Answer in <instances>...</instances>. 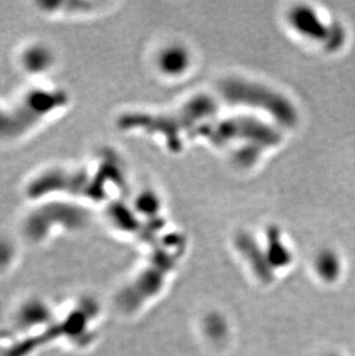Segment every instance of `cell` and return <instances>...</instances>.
Returning <instances> with one entry per match:
<instances>
[{
    "label": "cell",
    "instance_id": "cell-2",
    "mask_svg": "<svg viewBox=\"0 0 355 356\" xmlns=\"http://www.w3.org/2000/svg\"><path fill=\"white\" fill-rule=\"evenodd\" d=\"M54 64V54L50 49L42 45H34L24 51L22 56V65L28 72L42 73L51 67Z\"/></svg>",
    "mask_w": 355,
    "mask_h": 356
},
{
    "label": "cell",
    "instance_id": "cell-3",
    "mask_svg": "<svg viewBox=\"0 0 355 356\" xmlns=\"http://www.w3.org/2000/svg\"><path fill=\"white\" fill-rule=\"evenodd\" d=\"M50 313L49 307L42 302H27L21 307L17 312V324L22 327H31V326L40 325L47 323V317L40 316L38 314Z\"/></svg>",
    "mask_w": 355,
    "mask_h": 356
},
{
    "label": "cell",
    "instance_id": "cell-5",
    "mask_svg": "<svg viewBox=\"0 0 355 356\" xmlns=\"http://www.w3.org/2000/svg\"><path fill=\"white\" fill-rule=\"evenodd\" d=\"M331 356H336V355H331Z\"/></svg>",
    "mask_w": 355,
    "mask_h": 356
},
{
    "label": "cell",
    "instance_id": "cell-4",
    "mask_svg": "<svg viewBox=\"0 0 355 356\" xmlns=\"http://www.w3.org/2000/svg\"><path fill=\"white\" fill-rule=\"evenodd\" d=\"M339 270H340V266L335 255L326 252L320 257L319 271L323 278L326 280H335L338 276Z\"/></svg>",
    "mask_w": 355,
    "mask_h": 356
},
{
    "label": "cell",
    "instance_id": "cell-1",
    "mask_svg": "<svg viewBox=\"0 0 355 356\" xmlns=\"http://www.w3.org/2000/svg\"><path fill=\"white\" fill-rule=\"evenodd\" d=\"M63 91L34 90L10 110L0 108V138H19L66 104Z\"/></svg>",
    "mask_w": 355,
    "mask_h": 356
}]
</instances>
